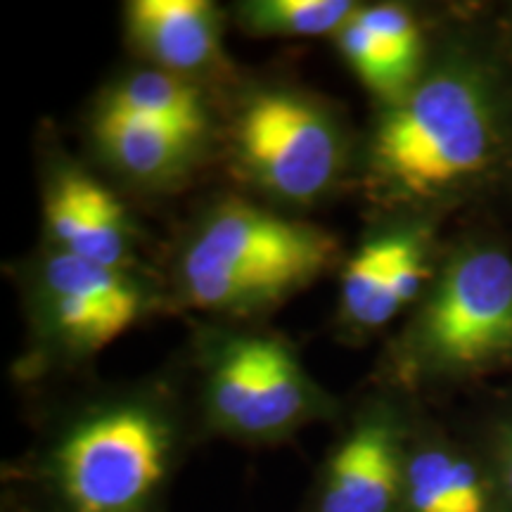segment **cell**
Instances as JSON below:
<instances>
[{"instance_id": "cell-1", "label": "cell", "mask_w": 512, "mask_h": 512, "mask_svg": "<svg viewBox=\"0 0 512 512\" xmlns=\"http://www.w3.org/2000/svg\"><path fill=\"white\" fill-rule=\"evenodd\" d=\"M373 171L389 197L420 214L510 181L512 67L494 29L437 43L420 81L377 126Z\"/></svg>"}, {"instance_id": "cell-2", "label": "cell", "mask_w": 512, "mask_h": 512, "mask_svg": "<svg viewBox=\"0 0 512 512\" xmlns=\"http://www.w3.org/2000/svg\"><path fill=\"white\" fill-rule=\"evenodd\" d=\"M406 382L456 384L512 368V249L470 235L441 254L399 342Z\"/></svg>"}, {"instance_id": "cell-3", "label": "cell", "mask_w": 512, "mask_h": 512, "mask_svg": "<svg viewBox=\"0 0 512 512\" xmlns=\"http://www.w3.org/2000/svg\"><path fill=\"white\" fill-rule=\"evenodd\" d=\"M335 249L323 230L230 202L209 216L185 252V294L202 309H252L311 283Z\"/></svg>"}, {"instance_id": "cell-4", "label": "cell", "mask_w": 512, "mask_h": 512, "mask_svg": "<svg viewBox=\"0 0 512 512\" xmlns=\"http://www.w3.org/2000/svg\"><path fill=\"white\" fill-rule=\"evenodd\" d=\"M166 451L155 415L119 406L76 425L57 453V475L74 512H131L162 479Z\"/></svg>"}, {"instance_id": "cell-5", "label": "cell", "mask_w": 512, "mask_h": 512, "mask_svg": "<svg viewBox=\"0 0 512 512\" xmlns=\"http://www.w3.org/2000/svg\"><path fill=\"white\" fill-rule=\"evenodd\" d=\"M238 150L268 190L294 202L318 197L342 159L332 121L290 93H261L247 102L238 119Z\"/></svg>"}, {"instance_id": "cell-6", "label": "cell", "mask_w": 512, "mask_h": 512, "mask_svg": "<svg viewBox=\"0 0 512 512\" xmlns=\"http://www.w3.org/2000/svg\"><path fill=\"white\" fill-rule=\"evenodd\" d=\"M211 411L242 434L285 430L311 408V387L292 351L275 339H235L209 382Z\"/></svg>"}, {"instance_id": "cell-7", "label": "cell", "mask_w": 512, "mask_h": 512, "mask_svg": "<svg viewBox=\"0 0 512 512\" xmlns=\"http://www.w3.org/2000/svg\"><path fill=\"white\" fill-rule=\"evenodd\" d=\"M43 297L55 330L72 347L110 344L138 318L140 290L117 268L57 252L41 273Z\"/></svg>"}, {"instance_id": "cell-8", "label": "cell", "mask_w": 512, "mask_h": 512, "mask_svg": "<svg viewBox=\"0 0 512 512\" xmlns=\"http://www.w3.org/2000/svg\"><path fill=\"white\" fill-rule=\"evenodd\" d=\"M339 48L375 93L396 102L430 67L437 43H427L425 27L413 10L387 3L358 10L339 31Z\"/></svg>"}, {"instance_id": "cell-9", "label": "cell", "mask_w": 512, "mask_h": 512, "mask_svg": "<svg viewBox=\"0 0 512 512\" xmlns=\"http://www.w3.org/2000/svg\"><path fill=\"white\" fill-rule=\"evenodd\" d=\"M406 451L389 415L356 427L330 460L320 512H394L403 498Z\"/></svg>"}, {"instance_id": "cell-10", "label": "cell", "mask_w": 512, "mask_h": 512, "mask_svg": "<svg viewBox=\"0 0 512 512\" xmlns=\"http://www.w3.org/2000/svg\"><path fill=\"white\" fill-rule=\"evenodd\" d=\"M406 512H508L489 458L444 437L420 439L406 453Z\"/></svg>"}, {"instance_id": "cell-11", "label": "cell", "mask_w": 512, "mask_h": 512, "mask_svg": "<svg viewBox=\"0 0 512 512\" xmlns=\"http://www.w3.org/2000/svg\"><path fill=\"white\" fill-rule=\"evenodd\" d=\"M48 230L57 252L121 271L131 249L126 211L105 185L69 171L50 190Z\"/></svg>"}, {"instance_id": "cell-12", "label": "cell", "mask_w": 512, "mask_h": 512, "mask_svg": "<svg viewBox=\"0 0 512 512\" xmlns=\"http://www.w3.org/2000/svg\"><path fill=\"white\" fill-rule=\"evenodd\" d=\"M126 15L138 46L164 72L195 74L219 60V17L207 0H136Z\"/></svg>"}, {"instance_id": "cell-13", "label": "cell", "mask_w": 512, "mask_h": 512, "mask_svg": "<svg viewBox=\"0 0 512 512\" xmlns=\"http://www.w3.org/2000/svg\"><path fill=\"white\" fill-rule=\"evenodd\" d=\"M102 150L136 178H164L181 169L195 140L176 128L102 105L95 121Z\"/></svg>"}, {"instance_id": "cell-14", "label": "cell", "mask_w": 512, "mask_h": 512, "mask_svg": "<svg viewBox=\"0 0 512 512\" xmlns=\"http://www.w3.org/2000/svg\"><path fill=\"white\" fill-rule=\"evenodd\" d=\"M430 228H434L432 216H418L368 240L351 256L342 275V309L351 323L366 328L370 311L375 309L377 299L382 297L403 256L411 252V247Z\"/></svg>"}, {"instance_id": "cell-15", "label": "cell", "mask_w": 512, "mask_h": 512, "mask_svg": "<svg viewBox=\"0 0 512 512\" xmlns=\"http://www.w3.org/2000/svg\"><path fill=\"white\" fill-rule=\"evenodd\" d=\"M105 105L159 121L192 140L200 138L207 126L200 93L183 76L164 72V69L128 76L110 93Z\"/></svg>"}, {"instance_id": "cell-16", "label": "cell", "mask_w": 512, "mask_h": 512, "mask_svg": "<svg viewBox=\"0 0 512 512\" xmlns=\"http://www.w3.org/2000/svg\"><path fill=\"white\" fill-rule=\"evenodd\" d=\"M349 0H256L242 5V19L256 34L325 36L356 17Z\"/></svg>"}, {"instance_id": "cell-17", "label": "cell", "mask_w": 512, "mask_h": 512, "mask_svg": "<svg viewBox=\"0 0 512 512\" xmlns=\"http://www.w3.org/2000/svg\"><path fill=\"white\" fill-rule=\"evenodd\" d=\"M484 453L489 458L491 470H494L505 510L512 512V403L508 411L496 420V425L491 427Z\"/></svg>"}, {"instance_id": "cell-18", "label": "cell", "mask_w": 512, "mask_h": 512, "mask_svg": "<svg viewBox=\"0 0 512 512\" xmlns=\"http://www.w3.org/2000/svg\"><path fill=\"white\" fill-rule=\"evenodd\" d=\"M494 31H496L498 43H501V50L505 53V60H508L512 67V5L508 10H503L501 22L496 24Z\"/></svg>"}, {"instance_id": "cell-19", "label": "cell", "mask_w": 512, "mask_h": 512, "mask_svg": "<svg viewBox=\"0 0 512 512\" xmlns=\"http://www.w3.org/2000/svg\"><path fill=\"white\" fill-rule=\"evenodd\" d=\"M510 183H512V178H510Z\"/></svg>"}]
</instances>
